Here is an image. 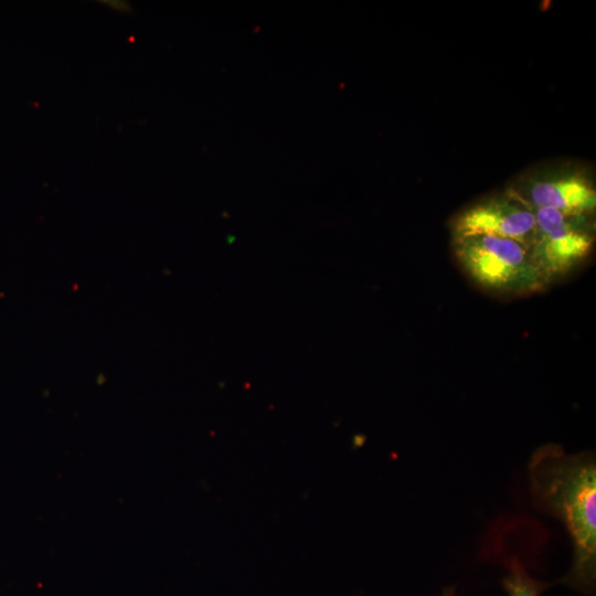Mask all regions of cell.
<instances>
[{
    "label": "cell",
    "mask_w": 596,
    "mask_h": 596,
    "mask_svg": "<svg viewBox=\"0 0 596 596\" xmlns=\"http://www.w3.org/2000/svg\"><path fill=\"white\" fill-rule=\"evenodd\" d=\"M533 504L563 522L573 545V563L565 583L592 594L596 577V459L554 444L538 448L529 462Z\"/></svg>",
    "instance_id": "1"
},
{
    "label": "cell",
    "mask_w": 596,
    "mask_h": 596,
    "mask_svg": "<svg viewBox=\"0 0 596 596\" xmlns=\"http://www.w3.org/2000/svg\"><path fill=\"white\" fill-rule=\"evenodd\" d=\"M453 247L467 277L489 292L522 296L536 292L549 284L530 248L518 241L473 235L454 238Z\"/></svg>",
    "instance_id": "2"
},
{
    "label": "cell",
    "mask_w": 596,
    "mask_h": 596,
    "mask_svg": "<svg viewBox=\"0 0 596 596\" xmlns=\"http://www.w3.org/2000/svg\"><path fill=\"white\" fill-rule=\"evenodd\" d=\"M535 231L533 210L509 191L479 200L451 222L454 238L492 235L518 241L530 248Z\"/></svg>",
    "instance_id": "4"
},
{
    "label": "cell",
    "mask_w": 596,
    "mask_h": 596,
    "mask_svg": "<svg viewBox=\"0 0 596 596\" xmlns=\"http://www.w3.org/2000/svg\"><path fill=\"white\" fill-rule=\"evenodd\" d=\"M509 192L530 209L593 214L596 206L593 181L584 172L576 170L535 174Z\"/></svg>",
    "instance_id": "5"
},
{
    "label": "cell",
    "mask_w": 596,
    "mask_h": 596,
    "mask_svg": "<svg viewBox=\"0 0 596 596\" xmlns=\"http://www.w3.org/2000/svg\"><path fill=\"white\" fill-rule=\"evenodd\" d=\"M441 596H456L455 590L453 588H447L443 592Z\"/></svg>",
    "instance_id": "7"
},
{
    "label": "cell",
    "mask_w": 596,
    "mask_h": 596,
    "mask_svg": "<svg viewBox=\"0 0 596 596\" xmlns=\"http://www.w3.org/2000/svg\"><path fill=\"white\" fill-rule=\"evenodd\" d=\"M532 210L535 231L530 251L550 283L572 272L590 255L595 242L593 214Z\"/></svg>",
    "instance_id": "3"
},
{
    "label": "cell",
    "mask_w": 596,
    "mask_h": 596,
    "mask_svg": "<svg viewBox=\"0 0 596 596\" xmlns=\"http://www.w3.org/2000/svg\"><path fill=\"white\" fill-rule=\"evenodd\" d=\"M508 596H540L546 584L532 578L518 561H512L508 575L503 578Z\"/></svg>",
    "instance_id": "6"
}]
</instances>
